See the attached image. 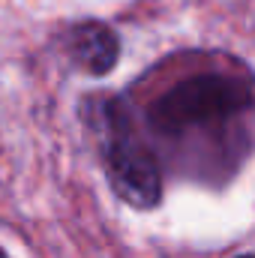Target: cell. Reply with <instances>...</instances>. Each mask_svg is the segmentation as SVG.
<instances>
[{
  "instance_id": "1",
  "label": "cell",
  "mask_w": 255,
  "mask_h": 258,
  "mask_svg": "<svg viewBox=\"0 0 255 258\" xmlns=\"http://www.w3.org/2000/svg\"><path fill=\"white\" fill-rule=\"evenodd\" d=\"M255 84L231 69H192L174 78L144 105V141L165 153L168 165L192 171L204 183L213 174H234L252 147ZM162 165V162H159Z\"/></svg>"
},
{
  "instance_id": "2",
  "label": "cell",
  "mask_w": 255,
  "mask_h": 258,
  "mask_svg": "<svg viewBox=\"0 0 255 258\" xmlns=\"http://www.w3.org/2000/svg\"><path fill=\"white\" fill-rule=\"evenodd\" d=\"M90 129L96 132L99 162L111 192L132 210H153L162 201V165L123 96H90Z\"/></svg>"
},
{
  "instance_id": "3",
  "label": "cell",
  "mask_w": 255,
  "mask_h": 258,
  "mask_svg": "<svg viewBox=\"0 0 255 258\" xmlns=\"http://www.w3.org/2000/svg\"><path fill=\"white\" fill-rule=\"evenodd\" d=\"M63 51L78 72L90 78H105L120 60L123 42L114 27H108L99 18H87V21H75L66 27Z\"/></svg>"
},
{
  "instance_id": "4",
  "label": "cell",
  "mask_w": 255,
  "mask_h": 258,
  "mask_svg": "<svg viewBox=\"0 0 255 258\" xmlns=\"http://www.w3.org/2000/svg\"><path fill=\"white\" fill-rule=\"evenodd\" d=\"M231 258H255V252H240V255H231Z\"/></svg>"
},
{
  "instance_id": "5",
  "label": "cell",
  "mask_w": 255,
  "mask_h": 258,
  "mask_svg": "<svg viewBox=\"0 0 255 258\" xmlns=\"http://www.w3.org/2000/svg\"><path fill=\"white\" fill-rule=\"evenodd\" d=\"M0 258H9V255H6V249H3V246H0Z\"/></svg>"
}]
</instances>
